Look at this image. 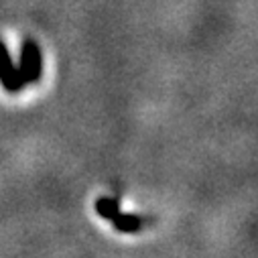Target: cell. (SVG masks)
I'll return each instance as SVG.
<instances>
[{"instance_id":"cell-3","label":"cell","mask_w":258,"mask_h":258,"mask_svg":"<svg viewBox=\"0 0 258 258\" xmlns=\"http://www.w3.org/2000/svg\"><path fill=\"white\" fill-rule=\"evenodd\" d=\"M110 222L114 224V228L118 232H124V234H135V232L143 230L145 224H147L145 218H139V216H133V214H122V212H118Z\"/></svg>"},{"instance_id":"cell-2","label":"cell","mask_w":258,"mask_h":258,"mask_svg":"<svg viewBox=\"0 0 258 258\" xmlns=\"http://www.w3.org/2000/svg\"><path fill=\"white\" fill-rule=\"evenodd\" d=\"M0 84L5 86L7 92L15 94V92H21L25 88L21 76H19V68L13 63L11 59V53L5 45V41L0 39Z\"/></svg>"},{"instance_id":"cell-4","label":"cell","mask_w":258,"mask_h":258,"mask_svg":"<svg viewBox=\"0 0 258 258\" xmlns=\"http://www.w3.org/2000/svg\"><path fill=\"white\" fill-rule=\"evenodd\" d=\"M96 212H98L100 218H104V220L110 222V220L120 212V206H118V202H116L114 198H100V200L96 202Z\"/></svg>"},{"instance_id":"cell-1","label":"cell","mask_w":258,"mask_h":258,"mask_svg":"<svg viewBox=\"0 0 258 258\" xmlns=\"http://www.w3.org/2000/svg\"><path fill=\"white\" fill-rule=\"evenodd\" d=\"M43 74V57L37 41L25 39L21 47V66H19V76L25 86L37 84Z\"/></svg>"}]
</instances>
